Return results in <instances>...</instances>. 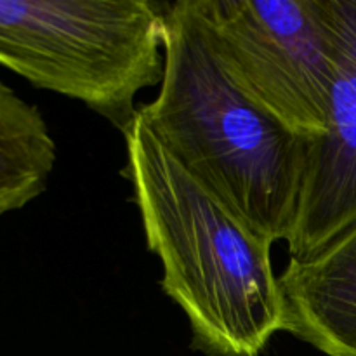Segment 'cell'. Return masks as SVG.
<instances>
[{"instance_id":"cell-1","label":"cell","mask_w":356,"mask_h":356,"mask_svg":"<svg viewBox=\"0 0 356 356\" xmlns=\"http://www.w3.org/2000/svg\"><path fill=\"white\" fill-rule=\"evenodd\" d=\"M148 249L163 292L183 309L191 348L207 356H259L284 332L273 243L195 177L138 115L124 134Z\"/></svg>"},{"instance_id":"cell-2","label":"cell","mask_w":356,"mask_h":356,"mask_svg":"<svg viewBox=\"0 0 356 356\" xmlns=\"http://www.w3.org/2000/svg\"><path fill=\"white\" fill-rule=\"evenodd\" d=\"M163 79L139 113L169 152L259 235L287 242L308 139L254 103L222 68L195 0L167 2Z\"/></svg>"},{"instance_id":"cell-3","label":"cell","mask_w":356,"mask_h":356,"mask_svg":"<svg viewBox=\"0 0 356 356\" xmlns=\"http://www.w3.org/2000/svg\"><path fill=\"white\" fill-rule=\"evenodd\" d=\"M167 2L0 0V65L80 101L125 134L162 83Z\"/></svg>"},{"instance_id":"cell-4","label":"cell","mask_w":356,"mask_h":356,"mask_svg":"<svg viewBox=\"0 0 356 356\" xmlns=\"http://www.w3.org/2000/svg\"><path fill=\"white\" fill-rule=\"evenodd\" d=\"M233 82L299 138L327 131L336 79L329 0H195Z\"/></svg>"},{"instance_id":"cell-5","label":"cell","mask_w":356,"mask_h":356,"mask_svg":"<svg viewBox=\"0 0 356 356\" xmlns=\"http://www.w3.org/2000/svg\"><path fill=\"white\" fill-rule=\"evenodd\" d=\"M355 225L356 61L336 40V79L327 131L308 143L298 214L287 240L289 259L315 256Z\"/></svg>"},{"instance_id":"cell-6","label":"cell","mask_w":356,"mask_h":356,"mask_svg":"<svg viewBox=\"0 0 356 356\" xmlns=\"http://www.w3.org/2000/svg\"><path fill=\"white\" fill-rule=\"evenodd\" d=\"M284 332L327 356H356V225L278 275Z\"/></svg>"},{"instance_id":"cell-7","label":"cell","mask_w":356,"mask_h":356,"mask_svg":"<svg viewBox=\"0 0 356 356\" xmlns=\"http://www.w3.org/2000/svg\"><path fill=\"white\" fill-rule=\"evenodd\" d=\"M56 159L42 111L0 80V218L47 190Z\"/></svg>"},{"instance_id":"cell-8","label":"cell","mask_w":356,"mask_h":356,"mask_svg":"<svg viewBox=\"0 0 356 356\" xmlns=\"http://www.w3.org/2000/svg\"><path fill=\"white\" fill-rule=\"evenodd\" d=\"M337 45L356 61V0H329Z\"/></svg>"}]
</instances>
